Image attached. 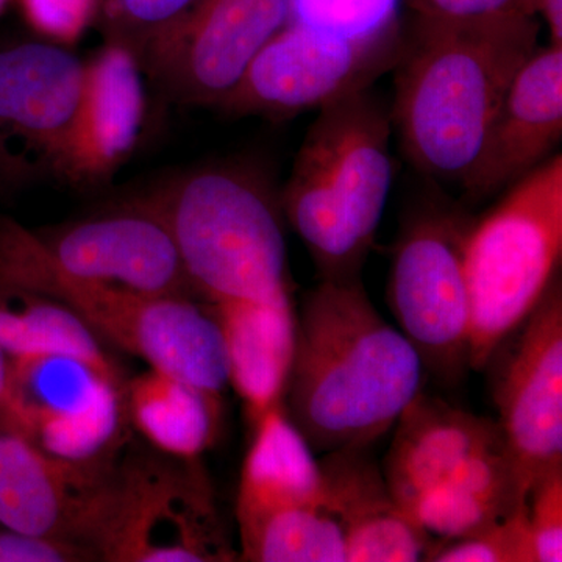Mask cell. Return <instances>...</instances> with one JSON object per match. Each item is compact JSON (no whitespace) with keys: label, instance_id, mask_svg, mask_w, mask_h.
I'll return each mask as SVG.
<instances>
[{"label":"cell","instance_id":"29","mask_svg":"<svg viewBox=\"0 0 562 562\" xmlns=\"http://www.w3.org/2000/svg\"><path fill=\"white\" fill-rule=\"evenodd\" d=\"M525 522L530 562H561L562 469L547 473L528 492Z\"/></svg>","mask_w":562,"mask_h":562},{"label":"cell","instance_id":"4","mask_svg":"<svg viewBox=\"0 0 562 562\" xmlns=\"http://www.w3.org/2000/svg\"><path fill=\"white\" fill-rule=\"evenodd\" d=\"M165 222L198 301L291 295L280 192L251 166L217 162L180 172L140 199Z\"/></svg>","mask_w":562,"mask_h":562},{"label":"cell","instance_id":"30","mask_svg":"<svg viewBox=\"0 0 562 562\" xmlns=\"http://www.w3.org/2000/svg\"><path fill=\"white\" fill-rule=\"evenodd\" d=\"M25 20L50 43H76L90 27L99 0H21Z\"/></svg>","mask_w":562,"mask_h":562},{"label":"cell","instance_id":"24","mask_svg":"<svg viewBox=\"0 0 562 562\" xmlns=\"http://www.w3.org/2000/svg\"><path fill=\"white\" fill-rule=\"evenodd\" d=\"M0 349L18 358H79L125 382L106 344L61 302L36 292L0 286Z\"/></svg>","mask_w":562,"mask_h":562},{"label":"cell","instance_id":"26","mask_svg":"<svg viewBox=\"0 0 562 562\" xmlns=\"http://www.w3.org/2000/svg\"><path fill=\"white\" fill-rule=\"evenodd\" d=\"M403 0H288L290 24L344 40H380L402 33Z\"/></svg>","mask_w":562,"mask_h":562},{"label":"cell","instance_id":"25","mask_svg":"<svg viewBox=\"0 0 562 562\" xmlns=\"http://www.w3.org/2000/svg\"><path fill=\"white\" fill-rule=\"evenodd\" d=\"M241 560L347 562L341 525L324 506H302L238 522Z\"/></svg>","mask_w":562,"mask_h":562},{"label":"cell","instance_id":"12","mask_svg":"<svg viewBox=\"0 0 562 562\" xmlns=\"http://www.w3.org/2000/svg\"><path fill=\"white\" fill-rule=\"evenodd\" d=\"M495 390L506 453L525 497L562 469V283L552 281L520 325Z\"/></svg>","mask_w":562,"mask_h":562},{"label":"cell","instance_id":"28","mask_svg":"<svg viewBox=\"0 0 562 562\" xmlns=\"http://www.w3.org/2000/svg\"><path fill=\"white\" fill-rule=\"evenodd\" d=\"M198 0H106L110 40L136 57L147 44L180 20Z\"/></svg>","mask_w":562,"mask_h":562},{"label":"cell","instance_id":"31","mask_svg":"<svg viewBox=\"0 0 562 562\" xmlns=\"http://www.w3.org/2000/svg\"><path fill=\"white\" fill-rule=\"evenodd\" d=\"M90 561H99V557L85 543L0 528V562Z\"/></svg>","mask_w":562,"mask_h":562},{"label":"cell","instance_id":"3","mask_svg":"<svg viewBox=\"0 0 562 562\" xmlns=\"http://www.w3.org/2000/svg\"><path fill=\"white\" fill-rule=\"evenodd\" d=\"M317 113L280 192L281 210L321 280H358L391 191V111L366 88Z\"/></svg>","mask_w":562,"mask_h":562},{"label":"cell","instance_id":"23","mask_svg":"<svg viewBox=\"0 0 562 562\" xmlns=\"http://www.w3.org/2000/svg\"><path fill=\"white\" fill-rule=\"evenodd\" d=\"M128 422L158 452L201 460L221 430L222 395L155 369L124 384Z\"/></svg>","mask_w":562,"mask_h":562},{"label":"cell","instance_id":"27","mask_svg":"<svg viewBox=\"0 0 562 562\" xmlns=\"http://www.w3.org/2000/svg\"><path fill=\"white\" fill-rule=\"evenodd\" d=\"M527 502L508 517L483 530L432 542L424 561L432 562H530L528 552Z\"/></svg>","mask_w":562,"mask_h":562},{"label":"cell","instance_id":"20","mask_svg":"<svg viewBox=\"0 0 562 562\" xmlns=\"http://www.w3.org/2000/svg\"><path fill=\"white\" fill-rule=\"evenodd\" d=\"M227 355L228 384L241 397L251 427L284 403L297 342L291 295L279 301L214 303Z\"/></svg>","mask_w":562,"mask_h":562},{"label":"cell","instance_id":"1","mask_svg":"<svg viewBox=\"0 0 562 562\" xmlns=\"http://www.w3.org/2000/svg\"><path fill=\"white\" fill-rule=\"evenodd\" d=\"M424 373L361 279L321 280L297 313L284 412L316 454L371 447L419 394Z\"/></svg>","mask_w":562,"mask_h":562},{"label":"cell","instance_id":"13","mask_svg":"<svg viewBox=\"0 0 562 562\" xmlns=\"http://www.w3.org/2000/svg\"><path fill=\"white\" fill-rule=\"evenodd\" d=\"M44 257L72 279L144 297H194L161 217L140 201L49 232Z\"/></svg>","mask_w":562,"mask_h":562},{"label":"cell","instance_id":"7","mask_svg":"<svg viewBox=\"0 0 562 562\" xmlns=\"http://www.w3.org/2000/svg\"><path fill=\"white\" fill-rule=\"evenodd\" d=\"M92 547L105 562L236 560L201 460L155 449L117 461Z\"/></svg>","mask_w":562,"mask_h":562},{"label":"cell","instance_id":"6","mask_svg":"<svg viewBox=\"0 0 562 562\" xmlns=\"http://www.w3.org/2000/svg\"><path fill=\"white\" fill-rule=\"evenodd\" d=\"M465 238L469 368L482 372L527 321L562 258V155L516 181Z\"/></svg>","mask_w":562,"mask_h":562},{"label":"cell","instance_id":"16","mask_svg":"<svg viewBox=\"0 0 562 562\" xmlns=\"http://www.w3.org/2000/svg\"><path fill=\"white\" fill-rule=\"evenodd\" d=\"M561 139L562 47L547 44L514 77L461 188L472 202L508 190L552 158Z\"/></svg>","mask_w":562,"mask_h":562},{"label":"cell","instance_id":"2","mask_svg":"<svg viewBox=\"0 0 562 562\" xmlns=\"http://www.w3.org/2000/svg\"><path fill=\"white\" fill-rule=\"evenodd\" d=\"M539 33L538 18L520 13L414 16L394 65L390 111L417 171L464 184L509 85L539 47Z\"/></svg>","mask_w":562,"mask_h":562},{"label":"cell","instance_id":"18","mask_svg":"<svg viewBox=\"0 0 562 562\" xmlns=\"http://www.w3.org/2000/svg\"><path fill=\"white\" fill-rule=\"evenodd\" d=\"M497 420L420 391L394 425V438L382 464L392 497L413 517L424 495L471 460L501 446Z\"/></svg>","mask_w":562,"mask_h":562},{"label":"cell","instance_id":"11","mask_svg":"<svg viewBox=\"0 0 562 562\" xmlns=\"http://www.w3.org/2000/svg\"><path fill=\"white\" fill-rule=\"evenodd\" d=\"M288 22V0H198L138 60L173 101L217 106Z\"/></svg>","mask_w":562,"mask_h":562},{"label":"cell","instance_id":"17","mask_svg":"<svg viewBox=\"0 0 562 562\" xmlns=\"http://www.w3.org/2000/svg\"><path fill=\"white\" fill-rule=\"evenodd\" d=\"M322 506L341 525L347 562L424 561L431 538L392 497L369 447L319 458Z\"/></svg>","mask_w":562,"mask_h":562},{"label":"cell","instance_id":"19","mask_svg":"<svg viewBox=\"0 0 562 562\" xmlns=\"http://www.w3.org/2000/svg\"><path fill=\"white\" fill-rule=\"evenodd\" d=\"M83 80L85 61L60 44L0 47V133L25 140L50 162L79 109Z\"/></svg>","mask_w":562,"mask_h":562},{"label":"cell","instance_id":"34","mask_svg":"<svg viewBox=\"0 0 562 562\" xmlns=\"http://www.w3.org/2000/svg\"><path fill=\"white\" fill-rule=\"evenodd\" d=\"M10 384V357L0 349V428H2L3 413H5L7 394Z\"/></svg>","mask_w":562,"mask_h":562},{"label":"cell","instance_id":"9","mask_svg":"<svg viewBox=\"0 0 562 562\" xmlns=\"http://www.w3.org/2000/svg\"><path fill=\"white\" fill-rule=\"evenodd\" d=\"M125 382L79 358H10L0 430L70 464L113 468L128 442Z\"/></svg>","mask_w":562,"mask_h":562},{"label":"cell","instance_id":"21","mask_svg":"<svg viewBox=\"0 0 562 562\" xmlns=\"http://www.w3.org/2000/svg\"><path fill=\"white\" fill-rule=\"evenodd\" d=\"M254 436L241 469L236 520L281 509L322 506L319 458L295 428L284 405L251 427Z\"/></svg>","mask_w":562,"mask_h":562},{"label":"cell","instance_id":"15","mask_svg":"<svg viewBox=\"0 0 562 562\" xmlns=\"http://www.w3.org/2000/svg\"><path fill=\"white\" fill-rule=\"evenodd\" d=\"M144 114L138 57L124 44L109 41L85 63L79 109L52 168L74 184L109 180L135 149Z\"/></svg>","mask_w":562,"mask_h":562},{"label":"cell","instance_id":"10","mask_svg":"<svg viewBox=\"0 0 562 562\" xmlns=\"http://www.w3.org/2000/svg\"><path fill=\"white\" fill-rule=\"evenodd\" d=\"M402 44L403 32L380 40H344L288 22L216 109L231 116L269 120L319 111L371 88L376 77L394 68Z\"/></svg>","mask_w":562,"mask_h":562},{"label":"cell","instance_id":"5","mask_svg":"<svg viewBox=\"0 0 562 562\" xmlns=\"http://www.w3.org/2000/svg\"><path fill=\"white\" fill-rule=\"evenodd\" d=\"M0 286L61 302L103 342L149 369L217 395L228 386L224 336L211 303L144 297L72 279L44 257L35 232L9 217H0Z\"/></svg>","mask_w":562,"mask_h":562},{"label":"cell","instance_id":"32","mask_svg":"<svg viewBox=\"0 0 562 562\" xmlns=\"http://www.w3.org/2000/svg\"><path fill=\"white\" fill-rule=\"evenodd\" d=\"M414 16L436 20H468L520 13L536 16L538 0H403ZM538 18V16H536Z\"/></svg>","mask_w":562,"mask_h":562},{"label":"cell","instance_id":"22","mask_svg":"<svg viewBox=\"0 0 562 562\" xmlns=\"http://www.w3.org/2000/svg\"><path fill=\"white\" fill-rule=\"evenodd\" d=\"M527 502L505 443L473 454L420 498L413 519L432 542L462 538L505 519Z\"/></svg>","mask_w":562,"mask_h":562},{"label":"cell","instance_id":"33","mask_svg":"<svg viewBox=\"0 0 562 562\" xmlns=\"http://www.w3.org/2000/svg\"><path fill=\"white\" fill-rule=\"evenodd\" d=\"M536 16H541L546 24L550 46L562 47V0H538Z\"/></svg>","mask_w":562,"mask_h":562},{"label":"cell","instance_id":"8","mask_svg":"<svg viewBox=\"0 0 562 562\" xmlns=\"http://www.w3.org/2000/svg\"><path fill=\"white\" fill-rule=\"evenodd\" d=\"M472 221L435 199L413 206L403 220L387 281L398 330L419 353L425 372L446 386L461 383L471 371L464 250Z\"/></svg>","mask_w":562,"mask_h":562},{"label":"cell","instance_id":"35","mask_svg":"<svg viewBox=\"0 0 562 562\" xmlns=\"http://www.w3.org/2000/svg\"><path fill=\"white\" fill-rule=\"evenodd\" d=\"M7 2H9V0H0V13H2L3 7L7 5Z\"/></svg>","mask_w":562,"mask_h":562},{"label":"cell","instance_id":"14","mask_svg":"<svg viewBox=\"0 0 562 562\" xmlns=\"http://www.w3.org/2000/svg\"><path fill=\"white\" fill-rule=\"evenodd\" d=\"M114 469L57 460L0 430V528L69 539L94 550L92 538Z\"/></svg>","mask_w":562,"mask_h":562}]
</instances>
